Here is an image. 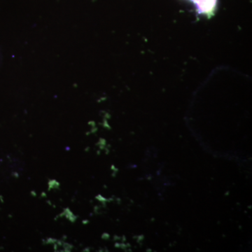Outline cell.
I'll return each mask as SVG.
<instances>
[{"label":"cell","mask_w":252,"mask_h":252,"mask_svg":"<svg viewBox=\"0 0 252 252\" xmlns=\"http://www.w3.org/2000/svg\"><path fill=\"white\" fill-rule=\"evenodd\" d=\"M197 5L200 11L210 13L214 11L217 0H192Z\"/></svg>","instance_id":"6da1fadb"},{"label":"cell","mask_w":252,"mask_h":252,"mask_svg":"<svg viewBox=\"0 0 252 252\" xmlns=\"http://www.w3.org/2000/svg\"><path fill=\"white\" fill-rule=\"evenodd\" d=\"M62 214L64 217H65L67 219H69L70 221H71V222H74L76 219V217L74 215L72 212L70 211L69 209H65Z\"/></svg>","instance_id":"7a4b0ae2"},{"label":"cell","mask_w":252,"mask_h":252,"mask_svg":"<svg viewBox=\"0 0 252 252\" xmlns=\"http://www.w3.org/2000/svg\"><path fill=\"white\" fill-rule=\"evenodd\" d=\"M48 185H49V190L50 189H53V188H60V183H59L57 181H55V180H52V181H50L49 183H48Z\"/></svg>","instance_id":"3957f363"},{"label":"cell","mask_w":252,"mask_h":252,"mask_svg":"<svg viewBox=\"0 0 252 252\" xmlns=\"http://www.w3.org/2000/svg\"><path fill=\"white\" fill-rule=\"evenodd\" d=\"M62 248H63V249H64V250H63V251H71V249H72L73 246L71 245V244H68V243L63 242Z\"/></svg>","instance_id":"277c9868"}]
</instances>
